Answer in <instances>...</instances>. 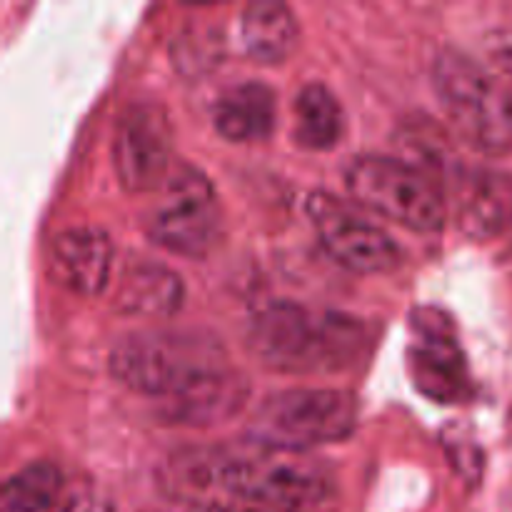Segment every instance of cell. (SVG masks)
<instances>
[{"instance_id": "obj_1", "label": "cell", "mask_w": 512, "mask_h": 512, "mask_svg": "<svg viewBox=\"0 0 512 512\" xmlns=\"http://www.w3.org/2000/svg\"><path fill=\"white\" fill-rule=\"evenodd\" d=\"M250 350L270 370L328 375L360 363L373 343L368 325L338 310L273 300L250 320Z\"/></svg>"}, {"instance_id": "obj_2", "label": "cell", "mask_w": 512, "mask_h": 512, "mask_svg": "<svg viewBox=\"0 0 512 512\" xmlns=\"http://www.w3.org/2000/svg\"><path fill=\"white\" fill-rule=\"evenodd\" d=\"M228 365L223 345L193 330H138L123 335L110 350L115 380L163 403Z\"/></svg>"}, {"instance_id": "obj_3", "label": "cell", "mask_w": 512, "mask_h": 512, "mask_svg": "<svg viewBox=\"0 0 512 512\" xmlns=\"http://www.w3.org/2000/svg\"><path fill=\"white\" fill-rule=\"evenodd\" d=\"M230 505H260L285 512H318L335 495L333 473L303 450L270 448L248 440L225 448ZM225 508V510H228Z\"/></svg>"}, {"instance_id": "obj_4", "label": "cell", "mask_w": 512, "mask_h": 512, "mask_svg": "<svg viewBox=\"0 0 512 512\" xmlns=\"http://www.w3.org/2000/svg\"><path fill=\"white\" fill-rule=\"evenodd\" d=\"M433 88L463 143L485 155L512 150V88L458 48H443L433 63Z\"/></svg>"}, {"instance_id": "obj_5", "label": "cell", "mask_w": 512, "mask_h": 512, "mask_svg": "<svg viewBox=\"0 0 512 512\" xmlns=\"http://www.w3.org/2000/svg\"><path fill=\"white\" fill-rule=\"evenodd\" d=\"M358 425V400L350 390L293 388L275 393L255 410L250 440L270 448L303 450L338 443Z\"/></svg>"}, {"instance_id": "obj_6", "label": "cell", "mask_w": 512, "mask_h": 512, "mask_svg": "<svg viewBox=\"0 0 512 512\" xmlns=\"http://www.w3.org/2000/svg\"><path fill=\"white\" fill-rule=\"evenodd\" d=\"M345 188L355 203L415 233H435L445 223L443 190L408 160L358 155L345 168Z\"/></svg>"}, {"instance_id": "obj_7", "label": "cell", "mask_w": 512, "mask_h": 512, "mask_svg": "<svg viewBox=\"0 0 512 512\" xmlns=\"http://www.w3.org/2000/svg\"><path fill=\"white\" fill-rule=\"evenodd\" d=\"M220 225L223 213L208 175L190 163H175L158 203L145 215L150 240L170 253L200 260L218 243Z\"/></svg>"}, {"instance_id": "obj_8", "label": "cell", "mask_w": 512, "mask_h": 512, "mask_svg": "<svg viewBox=\"0 0 512 512\" xmlns=\"http://www.w3.org/2000/svg\"><path fill=\"white\" fill-rule=\"evenodd\" d=\"M305 213L325 253L343 268L360 275H378L390 273L403 263L398 243L333 193H310Z\"/></svg>"}, {"instance_id": "obj_9", "label": "cell", "mask_w": 512, "mask_h": 512, "mask_svg": "<svg viewBox=\"0 0 512 512\" xmlns=\"http://www.w3.org/2000/svg\"><path fill=\"white\" fill-rule=\"evenodd\" d=\"M175 133L168 110L153 100H135L118 115L113 133V168L130 193L160 190L173 173Z\"/></svg>"}, {"instance_id": "obj_10", "label": "cell", "mask_w": 512, "mask_h": 512, "mask_svg": "<svg viewBox=\"0 0 512 512\" xmlns=\"http://www.w3.org/2000/svg\"><path fill=\"white\" fill-rule=\"evenodd\" d=\"M408 370L415 388L435 403L450 405L470 398L468 360L445 310L420 305L410 313Z\"/></svg>"}, {"instance_id": "obj_11", "label": "cell", "mask_w": 512, "mask_h": 512, "mask_svg": "<svg viewBox=\"0 0 512 512\" xmlns=\"http://www.w3.org/2000/svg\"><path fill=\"white\" fill-rule=\"evenodd\" d=\"M158 488L175 503L223 512L230 505L225 448H180L158 468Z\"/></svg>"}, {"instance_id": "obj_12", "label": "cell", "mask_w": 512, "mask_h": 512, "mask_svg": "<svg viewBox=\"0 0 512 512\" xmlns=\"http://www.w3.org/2000/svg\"><path fill=\"white\" fill-rule=\"evenodd\" d=\"M53 263L73 293L95 298L113 273V243L100 228H70L53 240Z\"/></svg>"}, {"instance_id": "obj_13", "label": "cell", "mask_w": 512, "mask_h": 512, "mask_svg": "<svg viewBox=\"0 0 512 512\" xmlns=\"http://www.w3.org/2000/svg\"><path fill=\"white\" fill-rule=\"evenodd\" d=\"M458 225L468 238L488 240L512 228V173L473 170L458 190Z\"/></svg>"}, {"instance_id": "obj_14", "label": "cell", "mask_w": 512, "mask_h": 512, "mask_svg": "<svg viewBox=\"0 0 512 512\" xmlns=\"http://www.w3.org/2000/svg\"><path fill=\"white\" fill-rule=\"evenodd\" d=\"M250 395V383L233 365L218 370L210 378L200 380L183 395L163 403V415L173 423L190 428H210L225 423L245 405Z\"/></svg>"}, {"instance_id": "obj_15", "label": "cell", "mask_w": 512, "mask_h": 512, "mask_svg": "<svg viewBox=\"0 0 512 512\" xmlns=\"http://www.w3.org/2000/svg\"><path fill=\"white\" fill-rule=\"evenodd\" d=\"M278 103L270 85L245 80L225 90L213 105V125L230 143H255L273 135Z\"/></svg>"}, {"instance_id": "obj_16", "label": "cell", "mask_w": 512, "mask_h": 512, "mask_svg": "<svg viewBox=\"0 0 512 512\" xmlns=\"http://www.w3.org/2000/svg\"><path fill=\"white\" fill-rule=\"evenodd\" d=\"M298 18L285 3L255 0L240 15V40L250 58L258 63H283L298 48Z\"/></svg>"}, {"instance_id": "obj_17", "label": "cell", "mask_w": 512, "mask_h": 512, "mask_svg": "<svg viewBox=\"0 0 512 512\" xmlns=\"http://www.w3.org/2000/svg\"><path fill=\"white\" fill-rule=\"evenodd\" d=\"M183 305V280L163 263L135 260L125 268L118 288V308L143 318H168Z\"/></svg>"}, {"instance_id": "obj_18", "label": "cell", "mask_w": 512, "mask_h": 512, "mask_svg": "<svg viewBox=\"0 0 512 512\" xmlns=\"http://www.w3.org/2000/svg\"><path fill=\"white\" fill-rule=\"evenodd\" d=\"M293 138L305 150H330L345 135V110L323 83L300 88L293 103Z\"/></svg>"}, {"instance_id": "obj_19", "label": "cell", "mask_w": 512, "mask_h": 512, "mask_svg": "<svg viewBox=\"0 0 512 512\" xmlns=\"http://www.w3.org/2000/svg\"><path fill=\"white\" fill-rule=\"evenodd\" d=\"M63 490V473L50 460H35L10 475L0 493L3 512H45L53 508Z\"/></svg>"}, {"instance_id": "obj_20", "label": "cell", "mask_w": 512, "mask_h": 512, "mask_svg": "<svg viewBox=\"0 0 512 512\" xmlns=\"http://www.w3.org/2000/svg\"><path fill=\"white\" fill-rule=\"evenodd\" d=\"M223 63V35L210 25L183 30L173 43V65L178 73L195 78Z\"/></svg>"}, {"instance_id": "obj_21", "label": "cell", "mask_w": 512, "mask_h": 512, "mask_svg": "<svg viewBox=\"0 0 512 512\" xmlns=\"http://www.w3.org/2000/svg\"><path fill=\"white\" fill-rule=\"evenodd\" d=\"M443 445L448 453L450 463H453L455 473L468 483H478L483 475V448L475 443L470 430L453 425V428L443 430Z\"/></svg>"}, {"instance_id": "obj_22", "label": "cell", "mask_w": 512, "mask_h": 512, "mask_svg": "<svg viewBox=\"0 0 512 512\" xmlns=\"http://www.w3.org/2000/svg\"><path fill=\"white\" fill-rule=\"evenodd\" d=\"M485 45H488V53L490 58L495 60V65H500V70L512 78V28H503L490 33L488 40H485Z\"/></svg>"}, {"instance_id": "obj_23", "label": "cell", "mask_w": 512, "mask_h": 512, "mask_svg": "<svg viewBox=\"0 0 512 512\" xmlns=\"http://www.w3.org/2000/svg\"><path fill=\"white\" fill-rule=\"evenodd\" d=\"M55 512H113V505L93 490H83V493H73L68 500H63Z\"/></svg>"}, {"instance_id": "obj_24", "label": "cell", "mask_w": 512, "mask_h": 512, "mask_svg": "<svg viewBox=\"0 0 512 512\" xmlns=\"http://www.w3.org/2000/svg\"><path fill=\"white\" fill-rule=\"evenodd\" d=\"M223 512H285V510H273V508H260V505H233V508Z\"/></svg>"}]
</instances>
